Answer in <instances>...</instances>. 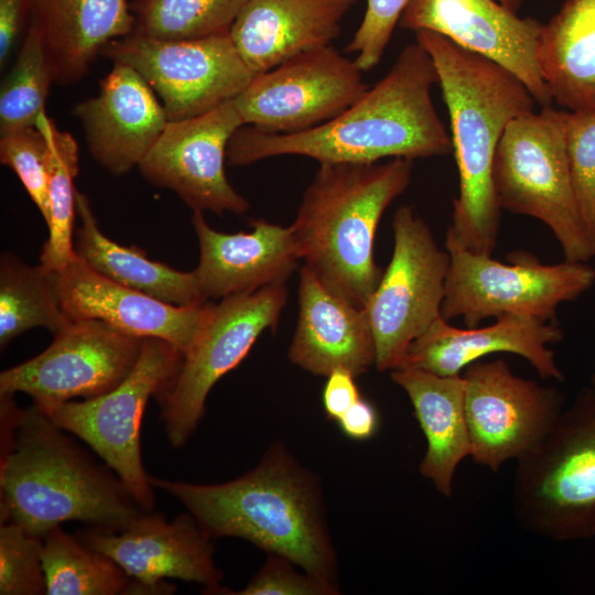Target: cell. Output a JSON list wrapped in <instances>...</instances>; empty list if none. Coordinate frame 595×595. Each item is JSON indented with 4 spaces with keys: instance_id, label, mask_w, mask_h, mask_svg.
<instances>
[{
    "instance_id": "cell-1",
    "label": "cell",
    "mask_w": 595,
    "mask_h": 595,
    "mask_svg": "<svg viewBox=\"0 0 595 595\" xmlns=\"http://www.w3.org/2000/svg\"><path fill=\"white\" fill-rule=\"evenodd\" d=\"M437 74L419 44L402 48L390 71L333 119L296 133L239 128L229 141V165L281 155L321 163H371L386 158L420 159L453 151L451 136L434 107Z\"/></svg>"
},
{
    "instance_id": "cell-2",
    "label": "cell",
    "mask_w": 595,
    "mask_h": 595,
    "mask_svg": "<svg viewBox=\"0 0 595 595\" xmlns=\"http://www.w3.org/2000/svg\"><path fill=\"white\" fill-rule=\"evenodd\" d=\"M149 479L182 502L212 539H245L337 584L320 484L282 443L271 444L253 469L226 483Z\"/></svg>"
},
{
    "instance_id": "cell-3",
    "label": "cell",
    "mask_w": 595,
    "mask_h": 595,
    "mask_svg": "<svg viewBox=\"0 0 595 595\" xmlns=\"http://www.w3.org/2000/svg\"><path fill=\"white\" fill-rule=\"evenodd\" d=\"M414 33L433 61L450 116L458 195L448 229L468 250L493 255L501 215L493 183L495 152L508 123L532 111L536 100L518 77L494 61L439 33Z\"/></svg>"
},
{
    "instance_id": "cell-4",
    "label": "cell",
    "mask_w": 595,
    "mask_h": 595,
    "mask_svg": "<svg viewBox=\"0 0 595 595\" xmlns=\"http://www.w3.org/2000/svg\"><path fill=\"white\" fill-rule=\"evenodd\" d=\"M12 431L1 458V522L43 539L67 521L121 530L145 511L109 467L97 464L34 404L13 405Z\"/></svg>"
},
{
    "instance_id": "cell-5",
    "label": "cell",
    "mask_w": 595,
    "mask_h": 595,
    "mask_svg": "<svg viewBox=\"0 0 595 595\" xmlns=\"http://www.w3.org/2000/svg\"><path fill=\"white\" fill-rule=\"evenodd\" d=\"M413 160L321 163L291 225L300 260L333 293L364 307L383 271L374 259L378 224L408 187Z\"/></svg>"
},
{
    "instance_id": "cell-6",
    "label": "cell",
    "mask_w": 595,
    "mask_h": 595,
    "mask_svg": "<svg viewBox=\"0 0 595 595\" xmlns=\"http://www.w3.org/2000/svg\"><path fill=\"white\" fill-rule=\"evenodd\" d=\"M511 510L529 533L595 538V392L584 388L529 453L517 459Z\"/></svg>"
},
{
    "instance_id": "cell-7",
    "label": "cell",
    "mask_w": 595,
    "mask_h": 595,
    "mask_svg": "<svg viewBox=\"0 0 595 595\" xmlns=\"http://www.w3.org/2000/svg\"><path fill=\"white\" fill-rule=\"evenodd\" d=\"M493 183L500 208L545 224L564 260L595 256L574 195L565 110L545 106L512 119L495 152Z\"/></svg>"
},
{
    "instance_id": "cell-8",
    "label": "cell",
    "mask_w": 595,
    "mask_h": 595,
    "mask_svg": "<svg viewBox=\"0 0 595 595\" xmlns=\"http://www.w3.org/2000/svg\"><path fill=\"white\" fill-rule=\"evenodd\" d=\"M445 249L450 268L442 317H461L467 327L506 314L555 322L562 303L577 300L595 283L587 262L543 264L530 253L513 252L506 263L468 250L450 229Z\"/></svg>"
},
{
    "instance_id": "cell-9",
    "label": "cell",
    "mask_w": 595,
    "mask_h": 595,
    "mask_svg": "<svg viewBox=\"0 0 595 595\" xmlns=\"http://www.w3.org/2000/svg\"><path fill=\"white\" fill-rule=\"evenodd\" d=\"M182 360L170 343L144 338L134 368L116 388L46 413L55 425L88 444L145 511L153 510L155 498L141 456L142 416L149 399L158 398L176 377Z\"/></svg>"
},
{
    "instance_id": "cell-10",
    "label": "cell",
    "mask_w": 595,
    "mask_h": 595,
    "mask_svg": "<svg viewBox=\"0 0 595 595\" xmlns=\"http://www.w3.org/2000/svg\"><path fill=\"white\" fill-rule=\"evenodd\" d=\"M390 262L364 305L379 371L401 366L409 346L442 317L450 255L441 250L426 223L410 206L392 218Z\"/></svg>"
},
{
    "instance_id": "cell-11",
    "label": "cell",
    "mask_w": 595,
    "mask_h": 595,
    "mask_svg": "<svg viewBox=\"0 0 595 595\" xmlns=\"http://www.w3.org/2000/svg\"><path fill=\"white\" fill-rule=\"evenodd\" d=\"M288 293L285 283H275L212 304L178 374L156 398L173 447L195 432L213 386L244 360L264 331L277 327Z\"/></svg>"
},
{
    "instance_id": "cell-12",
    "label": "cell",
    "mask_w": 595,
    "mask_h": 595,
    "mask_svg": "<svg viewBox=\"0 0 595 595\" xmlns=\"http://www.w3.org/2000/svg\"><path fill=\"white\" fill-rule=\"evenodd\" d=\"M101 55L137 71L155 91L169 121L192 118L235 99L255 76L230 34L160 40L133 32L111 41Z\"/></svg>"
},
{
    "instance_id": "cell-13",
    "label": "cell",
    "mask_w": 595,
    "mask_h": 595,
    "mask_svg": "<svg viewBox=\"0 0 595 595\" xmlns=\"http://www.w3.org/2000/svg\"><path fill=\"white\" fill-rule=\"evenodd\" d=\"M144 338L98 320H76L35 357L0 374V396L23 392L43 413L109 392L134 368Z\"/></svg>"
},
{
    "instance_id": "cell-14",
    "label": "cell",
    "mask_w": 595,
    "mask_h": 595,
    "mask_svg": "<svg viewBox=\"0 0 595 595\" xmlns=\"http://www.w3.org/2000/svg\"><path fill=\"white\" fill-rule=\"evenodd\" d=\"M355 60L331 45L304 52L252 77L234 99L245 126L296 133L349 107L369 87Z\"/></svg>"
},
{
    "instance_id": "cell-15",
    "label": "cell",
    "mask_w": 595,
    "mask_h": 595,
    "mask_svg": "<svg viewBox=\"0 0 595 595\" xmlns=\"http://www.w3.org/2000/svg\"><path fill=\"white\" fill-rule=\"evenodd\" d=\"M462 375L470 457L491 472L533 450L565 408L560 390L516 376L502 358L474 361Z\"/></svg>"
},
{
    "instance_id": "cell-16",
    "label": "cell",
    "mask_w": 595,
    "mask_h": 595,
    "mask_svg": "<svg viewBox=\"0 0 595 595\" xmlns=\"http://www.w3.org/2000/svg\"><path fill=\"white\" fill-rule=\"evenodd\" d=\"M75 537L112 559L134 581L133 594L173 593L164 578L201 584L207 594L221 589L212 538L190 512L169 521L143 511L121 530L90 527Z\"/></svg>"
},
{
    "instance_id": "cell-17",
    "label": "cell",
    "mask_w": 595,
    "mask_h": 595,
    "mask_svg": "<svg viewBox=\"0 0 595 595\" xmlns=\"http://www.w3.org/2000/svg\"><path fill=\"white\" fill-rule=\"evenodd\" d=\"M242 126L234 99L202 115L169 121L138 167L150 183L173 191L193 212L242 214L249 203L225 172L229 141Z\"/></svg>"
},
{
    "instance_id": "cell-18",
    "label": "cell",
    "mask_w": 595,
    "mask_h": 595,
    "mask_svg": "<svg viewBox=\"0 0 595 595\" xmlns=\"http://www.w3.org/2000/svg\"><path fill=\"white\" fill-rule=\"evenodd\" d=\"M399 26L439 33L494 61L518 77L537 104L551 106L537 56L543 28L539 20L520 18L498 0H410Z\"/></svg>"
},
{
    "instance_id": "cell-19",
    "label": "cell",
    "mask_w": 595,
    "mask_h": 595,
    "mask_svg": "<svg viewBox=\"0 0 595 595\" xmlns=\"http://www.w3.org/2000/svg\"><path fill=\"white\" fill-rule=\"evenodd\" d=\"M60 302L73 320H98L139 338L163 339L184 356L212 307L174 305L111 281L77 256L55 271Z\"/></svg>"
},
{
    "instance_id": "cell-20",
    "label": "cell",
    "mask_w": 595,
    "mask_h": 595,
    "mask_svg": "<svg viewBox=\"0 0 595 595\" xmlns=\"http://www.w3.org/2000/svg\"><path fill=\"white\" fill-rule=\"evenodd\" d=\"M73 112L83 126L91 156L113 175L139 166L169 122L150 85L120 63H113L98 94L78 102Z\"/></svg>"
},
{
    "instance_id": "cell-21",
    "label": "cell",
    "mask_w": 595,
    "mask_h": 595,
    "mask_svg": "<svg viewBox=\"0 0 595 595\" xmlns=\"http://www.w3.org/2000/svg\"><path fill=\"white\" fill-rule=\"evenodd\" d=\"M562 338L556 322L529 316L506 314L491 325L467 328L440 317L412 342L400 367L455 376L487 355L510 353L528 360L542 379L564 381L554 351L548 347Z\"/></svg>"
},
{
    "instance_id": "cell-22",
    "label": "cell",
    "mask_w": 595,
    "mask_h": 595,
    "mask_svg": "<svg viewBox=\"0 0 595 595\" xmlns=\"http://www.w3.org/2000/svg\"><path fill=\"white\" fill-rule=\"evenodd\" d=\"M192 221L199 245L193 272L207 300L285 283L300 260L291 226L256 219L250 231L226 234L213 229L202 212Z\"/></svg>"
},
{
    "instance_id": "cell-23",
    "label": "cell",
    "mask_w": 595,
    "mask_h": 595,
    "mask_svg": "<svg viewBox=\"0 0 595 595\" xmlns=\"http://www.w3.org/2000/svg\"><path fill=\"white\" fill-rule=\"evenodd\" d=\"M292 364L317 376L344 368L358 377L375 365V340L364 309L300 270L299 316L289 347Z\"/></svg>"
},
{
    "instance_id": "cell-24",
    "label": "cell",
    "mask_w": 595,
    "mask_h": 595,
    "mask_svg": "<svg viewBox=\"0 0 595 595\" xmlns=\"http://www.w3.org/2000/svg\"><path fill=\"white\" fill-rule=\"evenodd\" d=\"M358 0H250L230 37L253 75L328 46Z\"/></svg>"
},
{
    "instance_id": "cell-25",
    "label": "cell",
    "mask_w": 595,
    "mask_h": 595,
    "mask_svg": "<svg viewBox=\"0 0 595 595\" xmlns=\"http://www.w3.org/2000/svg\"><path fill=\"white\" fill-rule=\"evenodd\" d=\"M31 23L42 36L54 83L79 82L113 40L133 33L127 0H31Z\"/></svg>"
},
{
    "instance_id": "cell-26",
    "label": "cell",
    "mask_w": 595,
    "mask_h": 595,
    "mask_svg": "<svg viewBox=\"0 0 595 595\" xmlns=\"http://www.w3.org/2000/svg\"><path fill=\"white\" fill-rule=\"evenodd\" d=\"M390 378L409 397L426 440L420 473L441 495L450 498L456 468L472 452L465 379L462 374L440 376L412 367L393 369Z\"/></svg>"
},
{
    "instance_id": "cell-27",
    "label": "cell",
    "mask_w": 595,
    "mask_h": 595,
    "mask_svg": "<svg viewBox=\"0 0 595 595\" xmlns=\"http://www.w3.org/2000/svg\"><path fill=\"white\" fill-rule=\"evenodd\" d=\"M537 56L552 101L570 112L595 111V0H564L543 23Z\"/></svg>"
},
{
    "instance_id": "cell-28",
    "label": "cell",
    "mask_w": 595,
    "mask_h": 595,
    "mask_svg": "<svg viewBox=\"0 0 595 595\" xmlns=\"http://www.w3.org/2000/svg\"><path fill=\"white\" fill-rule=\"evenodd\" d=\"M80 220L75 230V255L99 274L130 289L178 306H197L208 300L193 271L184 272L150 260L137 246L125 247L98 227L87 196L76 191Z\"/></svg>"
},
{
    "instance_id": "cell-29",
    "label": "cell",
    "mask_w": 595,
    "mask_h": 595,
    "mask_svg": "<svg viewBox=\"0 0 595 595\" xmlns=\"http://www.w3.org/2000/svg\"><path fill=\"white\" fill-rule=\"evenodd\" d=\"M72 320L64 312L55 271L42 263L29 266L13 253L0 259V348L34 327L56 333Z\"/></svg>"
},
{
    "instance_id": "cell-30",
    "label": "cell",
    "mask_w": 595,
    "mask_h": 595,
    "mask_svg": "<svg viewBox=\"0 0 595 595\" xmlns=\"http://www.w3.org/2000/svg\"><path fill=\"white\" fill-rule=\"evenodd\" d=\"M48 595L133 594L134 581L109 556L53 528L42 539Z\"/></svg>"
},
{
    "instance_id": "cell-31",
    "label": "cell",
    "mask_w": 595,
    "mask_h": 595,
    "mask_svg": "<svg viewBox=\"0 0 595 595\" xmlns=\"http://www.w3.org/2000/svg\"><path fill=\"white\" fill-rule=\"evenodd\" d=\"M36 127L48 144V237L40 256V263L52 271L64 268L74 259V218L78 172V144L74 137L60 130L44 111Z\"/></svg>"
},
{
    "instance_id": "cell-32",
    "label": "cell",
    "mask_w": 595,
    "mask_h": 595,
    "mask_svg": "<svg viewBox=\"0 0 595 595\" xmlns=\"http://www.w3.org/2000/svg\"><path fill=\"white\" fill-rule=\"evenodd\" d=\"M250 0H136L134 33L160 40L229 34Z\"/></svg>"
},
{
    "instance_id": "cell-33",
    "label": "cell",
    "mask_w": 595,
    "mask_h": 595,
    "mask_svg": "<svg viewBox=\"0 0 595 595\" xmlns=\"http://www.w3.org/2000/svg\"><path fill=\"white\" fill-rule=\"evenodd\" d=\"M54 83L43 40L31 23L0 88V136L35 127Z\"/></svg>"
},
{
    "instance_id": "cell-34",
    "label": "cell",
    "mask_w": 595,
    "mask_h": 595,
    "mask_svg": "<svg viewBox=\"0 0 595 595\" xmlns=\"http://www.w3.org/2000/svg\"><path fill=\"white\" fill-rule=\"evenodd\" d=\"M0 594H46L42 539L9 521L0 527Z\"/></svg>"
},
{
    "instance_id": "cell-35",
    "label": "cell",
    "mask_w": 595,
    "mask_h": 595,
    "mask_svg": "<svg viewBox=\"0 0 595 595\" xmlns=\"http://www.w3.org/2000/svg\"><path fill=\"white\" fill-rule=\"evenodd\" d=\"M565 129L574 195L595 251V111L565 110Z\"/></svg>"
},
{
    "instance_id": "cell-36",
    "label": "cell",
    "mask_w": 595,
    "mask_h": 595,
    "mask_svg": "<svg viewBox=\"0 0 595 595\" xmlns=\"http://www.w3.org/2000/svg\"><path fill=\"white\" fill-rule=\"evenodd\" d=\"M0 162L20 178L47 224L48 209V144L35 126L0 136Z\"/></svg>"
},
{
    "instance_id": "cell-37",
    "label": "cell",
    "mask_w": 595,
    "mask_h": 595,
    "mask_svg": "<svg viewBox=\"0 0 595 595\" xmlns=\"http://www.w3.org/2000/svg\"><path fill=\"white\" fill-rule=\"evenodd\" d=\"M410 0H366V11L346 51L363 72L376 67Z\"/></svg>"
},
{
    "instance_id": "cell-38",
    "label": "cell",
    "mask_w": 595,
    "mask_h": 595,
    "mask_svg": "<svg viewBox=\"0 0 595 595\" xmlns=\"http://www.w3.org/2000/svg\"><path fill=\"white\" fill-rule=\"evenodd\" d=\"M290 560L269 554L266 563L248 584L232 595H336L337 584L324 581L307 572L299 573Z\"/></svg>"
},
{
    "instance_id": "cell-39",
    "label": "cell",
    "mask_w": 595,
    "mask_h": 595,
    "mask_svg": "<svg viewBox=\"0 0 595 595\" xmlns=\"http://www.w3.org/2000/svg\"><path fill=\"white\" fill-rule=\"evenodd\" d=\"M323 389V407L328 419L338 420L361 396L350 371L344 368L326 376Z\"/></svg>"
},
{
    "instance_id": "cell-40",
    "label": "cell",
    "mask_w": 595,
    "mask_h": 595,
    "mask_svg": "<svg viewBox=\"0 0 595 595\" xmlns=\"http://www.w3.org/2000/svg\"><path fill=\"white\" fill-rule=\"evenodd\" d=\"M31 14V0H0V65L7 63L28 17Z\"/></svg>"
},
{
    "instance_id": "cell-41",
    "label": "cell",
    "mask_w": 595,
    "mask_h": 595,
    "mask_svg": "<svg viewBox=\"0 0 595 595\" xmlns=\"http://www.w3.org/2000/svg\"><path fill=\"white\" fill-rule=\"evenodd\" d=\"M336 422L347 437L356 441L374 436L380 424L376 408L364 398L356 401Z\"/></svg>"
},
{
    "instance_id": "cell-42",
    "label": "cell",
    "mask_w": 595,
    "mask_h": 595,
    "mask_svg": "<svg viewBox=\"0 0 595 595\" xmlns=\"http://www.w3.org/2000/svg\"><path fill=\"white\" fill-rule=\"evenodd\" d=\"M502 6L510 9L513 12H518L519 9L527 0H498Z\"/></svg>"
},
{
    "instance_id": "cell-43",
    "label": "cell",
    "mask_w": 595,
    "mask_h": 595,
    "mask_svg": "<svg viewBox=\"0 0 595 595\" xmlns=\"http://www.w3.org/2000/svg\"><path fill=\"white\" fill-rule=\"evenodd\" d=\"M591 388H592V389L594 390V392H595V372H594V375H593V381H592Z\"/></svg>"
}]
</instances>
